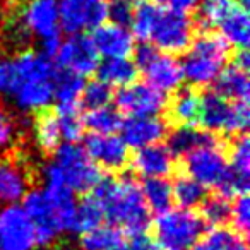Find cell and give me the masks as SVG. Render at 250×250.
Masks as SVG:
<instances>
[{"label": "cell", "mask_w": 250, "mask_h": 250, "mask_svg": "<svg viewBox=\"0 0 250 250\" xmlns=\"http://www.w3.org/2000/svg\"><path fill=\"white\" fill-rule=\"evenodd\" d=\"M89 195L100 206L103 218L127 235L146 233L151 226V211L141 185L130 175L103 177Z\"/></svg>", "instance_id": "cell-1"}, {"label": "cell", "mask_w": 250, "mask_h": 250, "mask_svg": "<svg viewBox=\"0 0 250 250\" xmlns=\"http://www.w3.org/2000/svg\"><path fill=\"white\" fill-rule=\"evenodd\" d=\"M229 55L231 46L219 33H197L182 62L184 79L194 87L209 86L226 67Z\"/></svg>", "instance_id": "cell-2"}, {"label": "cell", "mask_w": 250, "mask_h": 250, "mask_svg": "<svg viewBox=\"0 0 250 250\" xmlns=\"http://www.w3.org/2000/svg\"><path fill=\"white\" fill-rule=\"evenodd\" d=\"M156 242L161 250H192L206 233V223L190 209H170L154 221Z\"/></svg>", "instance_id": "cell-3"}, {"label": "cell", "mask_w": 250, "mask_h": 250, "mask_svg": "<svg viewBox=\"0 0 250 250\" xmlns=\"http://www.w3.org/2000/svg\"><path fill=\"white\" fill-rule=\"evenodd\" d=\"M50 167L70 190L81 194H89L103 178L101 170L89 160L83 147L72 143H63L57 147Z\"/></svg>", "instance_id": "cell-4"}, {"label": "cell", "mask_w": 250, "mask_h": 250, "mask_svg": "<svg viewBox=\"0 0 250 250\" xmlns=\"http://www.w3.org/2000/svg\"><path fill=\"white\" fill-rule=\"evenodd\" d=\"M184 173L194 178L204 188L218 190L228 173L226 147L219 139L197 147L184 158Z\"/></svg>", "instance_id": "cell-5"}, {"label": "cell", "mask_w": 250, "mask_h": 250, "mask_svg": "<svg viewBox=\"0 0 250 250\" xmlns=\"http://www.w3.org/2000/svg\"><path fill=\"white\" fill-rule=\"evenodd\" d=\"M195 38V28L190 14L165 9L151 33L149 43L161 53L182 55Z\"/></svg>", "instance_id": "cell-6"}, {"label": "cell", "mask_w": 250, "mask_h": 250, "mask_svg": "<svg viewBox=\"0 0 250 250\" xmlns=\"http://www.w3.org/2000/svg\"><path fill=\"white\" fill-rule=\"evenodd\" d=\"M108 19L106 0H60L59 24L67 35H79L84 29H94Z\"/></svg>", "instance_id": "cell-7"}, {"label": "cell", "mask_w": 250, "mask_h": 250, "mask_svg": "<svg viewBox=\"0 0 250 250\" xmlns=\"http://www.w3.org/2000/svg\"><path fill=\"white\" fill-rule=\"evenodd\" d=\"M98 65H100V55L91 42V36L83 33L70 35V38L60 45L55 55V67L81 77L94 74Z\"/></svg>", "instance_id": "cell-8"}, {"label": "cell", "mask_w": 250, "mask_h": 250, "mask_svg": "<svg viewBox=\"0 0 250 250\" xmlns=\"http://www.w3.org/2000/svg\"><path fill=\"white\" fill-rule=\"evenodd\" d=\"M167 103L165 93L147 83H132L117 94V110L129 117H158Z\"/></svg>", "instance_id": "cell-9"}, {"label": "cell", "mask_w": 250, "mask_h": 250, "mask_svg": "<svg viewBox=\"0 0 250 250\" xmlns=\"http://www.w3.org/2000/svg\"><path fill=\"white\" fill-rule=\"evenodd\" d=\"M36 245L35 226L18 204L0 209V250H33Z\"/></svg>", "instance_id": "cell-10"}, {"label": "cell", "mask_w": 250, "mask_h": 250, "mask_svg": "<svg viewBox=\"0 0 250 250\" xmlns=\"http://www.w3.org/2000/svg\"><path fill=\"white\" fill-rule=\"evenodd\" d=\"M84 153L98 168L108 171L124 170L130 161L129 146L118 136H100L89 134L84 141Z\"/></svg>", "instance_id": "cell-11"}, {"label": "cell", "mask_w": 250, "mask_h": 250, "mask_svg": "<svg viewBox=\"0 0 250 250\" xmlns=\"http://www.w3.org/2000/svg\"><path fill=\"white\" fill-rule=\"evenodd\" d=\"M22 209L35 226L36 245L50 247L52 243H55V240L60 236V231L57 228L52 206L43 188H29L22 197Z\"/></svg>", "instance_id": "cell-12"}, {"label": "cell", "mask_w": 250, "mask_h": 250, "mask_svg": "<svg viewBox=\"0 0 250 250\" xmlns=\"http://www.w3.org/2000/svg\"><path fill=\"white\" fill-rule=\"evenodd\" d=\"M98 55L104 59H129L134 52V36L127 28L113 22H103L91 35Z\"/></svg>", "instance_id": "cell-13"}, {"label": "cell", "mask_w": 250, "mask_h": 250, "mask_svg": "<svg viewBox=\"0 0 250 250\" xmlns=\"http://www.w3.org/2000/svg\"><path fill=\"white\" fill-rule=\"evenodd\" d=\"M122 141L129 147H141L160 144L168 134V125L160 117H129L122 122Z\"/></svg>", "instance_id": "cell-14"}, {"label": "cell", "mask_w": 250, "mask_h": 250, "mask_svg": "<svg viewBox=\"0 0 250 250\" xmlns=\"http://www.w3.org/2000/svg\"><path fill=\"white\" fill-rule=\"evenodd\" d=\"M21 18L31 36L52 35L59 26V0H22Z\"/></svg>", "instance_id": "cell-15"}, {"label": "cell", "mask_w": 250, "mask_h": 250, "mask_svg": "<svg viewBox=\"0 0 250 250\" xmlns=\"http://www.w3.org/2000/svg\"><path fill=\"white\" fill-rule=\"evenodd\" d=\"M57 70L43 72L31 76L19 84L14 94L18 106L24 111L45 110L53 100V83H55Z\"/></svg>", "instance_id": "cell-16"}, {"label": "cell", "mask_w": 250, "mask_h": 250, "mask_svg": "<svg viewBox=\"0 0 250 250\" xmlns=\"http://www.w3.org/2000/svg\"><path fill=\"white\" fill-rule=\"evenodd\" d=\"M130 165H132V170L144 180L167 178L175 171V158L163 144H153V146L137 149Z\"/></svg>", "instance_id": "cell-17"}, {"label": "cell", "mask_w": 250, "mask_h": 250, "mask_svg": "<svg viewBox=\"0 0 250 250\" xmlns=\"http://www.w3.org/2000/svg\"><path fill=\"white\" fill-rule=\"evenodd\" d=\"M147 84L161 93H175L184 83L182 62L173 55L158 52V55L143 69Z\"/></svg>", "instance_id": "cell-18"}, {"label": "cell", "mask_w": 250, "mask_h": 250, "mask_svg": "<svg viewBox=\"0 0 250 250\" xmlns=\"http://www.w3.org/2000/svg\"><path fill=\"white\" fill-rule=\"evenodd\" d=\"M233 101H228L214 89L201 94V110H199V129L206 132H228L229 117H231Z\"/></svg>", "instance_id": "cell-19"}, {"label": "cell", "mask_w": 250, "mask_h": 250, "mask_svg": "<svg viewBox=\"0 0 250 250\" xmlns=\"http://www.w3.org/2000/svg\"><path fill=\"white\" fill-rule=\"evenodd\" d=\"M29 190V173L18 160L0 161V204H18Z\"/></svg>", "instance_id": "cell-20"}, {"label": "cell", "mask_w": 250, "mask_h": 250, "mask_svg": "<svg viewBox=\"0 0 250 250\" xmlns=\"http://www.w3.org/2000/svg\"><path fill=\"white\" fill-rule=\"evenodd\" d=\"M165 110H168V122L175 127L195 125L201 110V94L194 87H178Z\"/></svg>", "instance_id": "cell-21"}, {"label": "cell", "mask_w": 250, "mask_h": 250, "mask_svg": "<svg viewBox=\"0 0 250 250\" xmlns=\"http://www.w3.org/2000/svg\"><path fill=\"white\" fill-rule=\"evenodd\" d=\"M167 147L173 158H185L188 153L202 147L206 144L214 143L218 137L211 132L199 129L195 125H184V127H175L170 134H167Z\"/></svg>", "instance_id": "cell-22"}, {"label": "cell", "mask_w": 250, "mask_h": 250, "mask_svg": "<svg viewBox=\"0 0 250 250\" xmlns=\"http://www.w3.org/2000/svg\"><path fill=\"white\" fill-rule=\"evenodd\" d=\"M218 29L229 46H235L236 50H247L250 42V21L247 7L236 2L218 24Z\"/></svg>", "instance_id": "cell-23"}, {"label": "cell", "mask_w": 250, "mask_h": 250, "mask_svg": "<svg viewBox=\"0 0 250 250\" xmlns=\"http://www.w3.org/2000/svg\"><path fill=\"white\" fill-rule=\"evenodd\" d=\"M214 91L228 101H247L249 103V76L247 70L229 63L214 79Z\"/></svg>", "instance_id": "cell-24"}, {"label": "cell", "mask_w": 250, "mask_h": 250, "mask_svg": "<svg viewBox=\"0 0 250 250\" xmlns=\"http://www.w3.org/2000/svg\"><path fill=\"white\" fill-rule=\"evenodd\" d=\"M238 0H197L194 9V28L197 33H209L223 21Z\"/></svg>", "instance_id": "cell-25"}, {"label": "cell", "mask_w": 250, "mask_h": 250, "mask_svg": "<svg viewBox=\"0 0 250 250\" xmlns=\"http://www.w3.org/2000/svg\"><path fill=\"white\" fill-rule=\"evenodd\" d=\"M192 250H249L247 240L242 233L228 226L211 228L199 238Z\"/></svg>", "instance_id": "cell-26"}, {"label": "cell", "mask_w": 250, "mask_h": 250, "mask_svg": "<svg viewBox=\"0 0 250 250\" xmlns=\"http://www.w3.org/2000/svg\"><path fill=\"white\" fill-rule=\"evenodd\" d=\"M127 238L120 228L113 225H100L81 235L83 250H125Z\"/></svg>", "instance_id": "cell-27"}, {"label": "cell", "mask_w": 250, "mask_h": 250, "mask_svg": "<svg viewBox=\"0 0 250 250\" xmlns=\"http://www.w3.org/2000/svg\"><path fill=\"white\" fill-rule=\"evenodd\" d=\"M98 79L103 81L110 87H125L129 84L136 83L137 79V70L136 63L130 59H104L98 65Z\"/></svg>", "instance_id": "cell-28"}, {"label": "cell", "mask_w": 250, "mask_h": 250, "mask_svg": "<svg viewBox=\"0 0 250 250\" xmlns=\"http://www.w3.org/2000/svg\"><path fill=\"white\" fill-rule=\"evenodd\" d=\"M35 139L38 147L42 149V153L45 154H53L57 151V147L62 144L60 143L62 136H60V127L55 111L46 110V108L36 111Z\"/></svg>", "instance_id": "cell-29"}, {"label": "cell", "mask_w": 250, "mask_h": 250, "mask_svg": "<svg viewBox=\"0 0 250 250\" xmlns=\"http://www.w3.org/2000/svg\"><path fill=\"white\" fill-rule=\"evenodd\" d=\"M84 129H89L91 134L100 136H113L122 127V113L117 108H111L110 104L96 110H89L86 117H83Z\"/></svg>", "instance_id": "cell-30"}, {"label": "cell", "mask_w": 250, "mask_h": 250, "mask_svg": "<svg viewBox=\"0 0 250 250\" xmlns=\"http://www.w3.org/2000/svg\"><path fill=\"white\" fill-rule=\"evenodd\" d=\"M141 190L151 212L163 214L171 209L173 194H171V184L167 178H146Z\"/></svg>", "instance_id": "cell-31"}, {"label": "cell", "mask_w": 250, "mask_h": 250, "mask_svg": "<svg viewBox=\"0 0 250 250\" xmlns=\"http://www.w3.org/2000/svg\"><path fill=\"white\" fill-rule=\"evenodd\" d=\"M81 104H57L55 115L59 120L60 136L65 143L77 144L84 136V122L81 115Z\"/></svg>", "instance_id": "cell-32"}, {"label": "cell", "mask_w": 250, "mask_h": 250, "mask_svg": "<svg viewBox=\"0 0 250 250\" xmlns=\"http://www.w3.org/2000/svg\"><path fill=\"white\" fill-rule=\"evenodd\" d=\"M171 194H173V201L178 204L180 209H194L199 208L201 202L204 201L206 188L201 184L190 178L187 173H177L175 182L171 185Z\"/></svg>", "instance_id": "cell-33"}, {"label": "cell", "mask_w": 250, "mask_h": 250, "mask_svg": "<svg viewBox=\"0 0 250 250\" xmlns=\"http://www.w3.org/2000/svg\"><path fill=\"white\" fill-rule=\"evenodd\" d=\"M163 7L158 5L154 0H146L141 2L134 9V18H132V29L137 40H141V43H149L151 33H153L154 26H156L158 19L161 16Z\"/></svg>", "instance_id": "cell-34"}, {"label": "cell", "mask_w": 250, "mask_h": 250, "mask_svg": "<svg viewBox=\"0 0 250 250\" xmlns=\"http://www.w3.org/2000/svg\"><path fill=\"white\" fill-rule=\"evenodd\" d=\"M84 86V77L65 70L57 72L53 83V98L57 100V104H81Z\"/></svg>", "instance_id": "cell-35"}, {"label": "cell", "mask_w": 250, "mask_h": 250, "mask_svg": "<svg viewBox=\"0 0 250 250\" xmlns=\"http://www.w3.org/2000/svg\"><path fill=\"white\" fill-rule=\"evenodd\" d=\"M199 216L202 218V221L206 223V226H226L231 221V202L229 199L223 197L221 194H211L206 195L204 201L199 206Z\"/></svg>", "instance_id": "cell-36"}, {"label": "cell", "mask_w": 250, "mask_h": 250, "mask_svg": "<svg viewBox=\"0 0 250 250\" xmlns=\"http://www.w3.org/2000/svg\"><path fill=\"white\" fill-rule=\"evenodd\" d=\"M103 212H101L100 206L94 202V199L91 195L84 197L81 202H77V211H76V219H74V229L72 233H84L91 231L96 226L103 225Z\"/></svg>", "instance_id": "cell-37"}, {"label": "cell", "mask_w": 250, "mask_h": 250, "mask_svg": "<svg viewBox=\"0 0 250 250\" xmlns=\"http://www.w3.org/2000/svg\"><path fill=\"white\" fill-rule=\"evenodd\" d=\"M226 156H228V168L233 173L249 178L250 147H249V137H247V134L235 136V139L231 141L229 147L226 149Z\"/></svg>", "instance_id": "cell-38"}, {"label": "cell", "mask_w": 250, "mask_h": 250, "mask_svg": "<svg viewBox=\"0 0 250 250\" xmlns=\"http://www.w3.org/2000/svg\"><path fill=\"white\" fill-rule=\"evenodd\" d=\"M113 98V91L103 81L96 79L91 81L84 86L83 96H81V106H86L87 110H96V108L108 106Z\"/></svg>", "instance_id": "cell-39"}, {"label": "cell", "mask_w": 250, "mask_h": 250, "mask_svg": "<svg viewBox=\"0 0 250 250\" xmlns=\"http://www.w3.org/2000/svg\"><path fill=\"white\" fill-rule=\"evenodd\" d=\"M19 74L16 69L14 59L0 53V94L14 96L19 87Z\"/></svg>", "instance_id": "cell-40"}, {"label": "cell", "mask_w": 250, "mask_h": 250, "mask_svg": "<svg viewBox=\"0 0 250 250\" xmlns=\"http://www.w3.org/2000/svg\"><path fill=\"white\" fill-rule=\"evenodd\" d=\"M231 221H233V229H236L243 236H247L250 226V204L247 194L235 197V202L231 204Z\"/></svg>", "instance_id": "cell-41"}, {"label": "cell", "mask_w": 250, "mask_h": 250, "mask_svg": "<svg viewBox=\"0 0 250 250\" xmlns=\"http://www.w3.org/2000/svg\"><path fill=\"white\" fill-rule=\"evenodd\" d=\"M134 9H136V5L132 0H111L108 4V18L111 19L113 24L127 28L132 24Z\"/></svg>", "instance_id": "cell-42"}, {"label": "cell", "mask_w": 250, "mask_h": 250, "mask_svg": "<svg viewBox=\"0 0 250 250\" xmlns=\"http://www.w3.org/2000/svg\"><path fill=\"white\" fill-rule=\"evenodd\" d=\"M14 139V124L5 111L4 104L0 103V149H5Z\"/></svg>", "instance_id": "cell-43"}, {"label": "cell", "mask_w": 250, "mask_h": 250, "mask_svg": "<svg viewBox=\"0 0 250 250\" xmlns=\"http://www.w3.org/2000/svg\"><path fill=\"white\" fill-rule=\"evenodd\" d=\"M125 250H161V247L154 236L147 235V233H141V235L130 236Z\"/></svg>", "instance_id": "cell-44"}, {"label": "cell", "mask_w": 250, "mask_h": 250, "mask_svg": "<svg viewBox=\"0 0 250 250\" xmlns=\"http://www.w3.org/2000/svg\"><path fill=\"white\" fill-rule=\"evenodd\" d=\"M158 52H160V50L154 48L151 43H141L139 46H134L132 53H134V57H136V62L134 63H136L137 70H143L144 67L158 55Z\"/></svg>", "instance_id": "cell-45"}, {"label": "cell", "mask_w": 250, "mask_h": 250, "mask_svg": "<svg viewBox=\"0 0 250 250\" xmlns=\"http://www.w3.org/2000/svg\"><path fill=\"white\" fill-rule=\"evenodd\" d=\"M60 45H62V31L57 29L52 35L42 38V55H45L46 59H50V60L55 59Z\"/></svg>", "instance_id": "cell-46"}, {"label": "cell", "mask_w": 250, "mask_h": 250, "mask_svg": "<svg viewBox=\"0 0 250 250\" xmlns=\"http://www.w3.org/2000/svg\"><path fill=\"white\" fill-rule=\"evenodd\" d=\"M154 2L161 7L177 12H185V14H190L197 5V0H154Z\"/></svg>", "instance_id": "cell-47"}, {"label": "cell", "mask_w": 250, "mask_h": 250, "mask_svg": "<svg viewBox=\"0 0 250 250\" xmlns=\"http://www.w3.org/2000/svg\"><path fill=\"white\" fill-rule=\"evenodd\" d=\"M238 2L243 5V7H249V0H238Z\"/></svg>", "instance_id": "cell-48"}, {"label": "cell", "mask_w": 250, "mask_h": 250, "mask_svg": "<svg viewBox=\"0 0 250 250\" xmlns=\"http://www.w3.org/2000/svg\"><path fill=\"white\" fill-rule=\"evenodd\" d=\"M132 2H134V4H136V2H137V4H141V2H146V0H132Z\"/></svg>", "instance_id": "cell-49"}]
</instances>
